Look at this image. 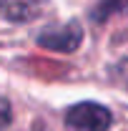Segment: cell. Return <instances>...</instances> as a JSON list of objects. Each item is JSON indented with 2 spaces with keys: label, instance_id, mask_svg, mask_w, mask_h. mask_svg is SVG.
Returning a JSON list of instances; mask_svg holds the SVG:
<instances>
[{
  "label": "cell",
  "instance_id": "1",
  "mask_svg": "<svg viewBox=\"0 0 128 131\" xmlns=\"http://www.w3.org/2000/svg\"><path fill=\"white\" fill-rule=\"evenodd\" d=\"M68 131H108L111 111L98 103H78L65 114Z\"/></svg>",
  "mask_w": 128,
  "mask_h": 131
},
{
  "label": "cell",
  "instance_id": "3",
  "mask_svg": "<svg viewBox=\"0 0 128 131\" xmlns=\"http://www.w3.org/2000/svg\"><path fill=\"white\" fill-rule=\"evenodd\" d=\"M38 13H40L38 0H0V15L5 20L23 23V20L35 18Z\"/></svg>",
  "mask_w": 128,
  "mask_h": 131
},
{
  "label": "cell",
  "instance_id": "4",
  "mask_svg": "<svg viewBox=\"0 0 128 131\" xmlns=\"http://www.w3.org/2000/svg\"><path fill=\"white\" fill-rule=\"evenodd\" d=\"M121 10H128V0H100L98 8L91 13V15H93L96 23H106L111 15L121 13Z\"/></svg>",
  "mask_w": 128,
  "mask_h": 131
},
{
  "label": "cell",
  "instance_id": "2",
  "mask_svg": "<svg viewBox=\"0 0 128 131\" xmlns=\"http://www.w3.org/2000/svg\"><path fill=\"white\" fill-rule=\"evenodd\" d=\"M83 40V28L78 23H63V25H55V28H48L38 35V43L48 50H60V53H70L75 50Z\"/></svg>",
  "mask_w": 128,
  "mask_h": 131
},
{
  "label": "cell",
  "instance_id": "5",
  "mask_svg": "<svg viewBox=\"0 0 128 131\" xmlns=\"http://www.w3.org/2000/svg\"><path fill=\"white\" fill-rule=\"evenodd\" d=\"M10 106H8V101H0V131L5 129L8 124H10Z\"/></svg>",
  "mask_w": 128,
  "mask_h": 131
}]
</instances>
